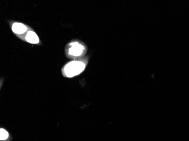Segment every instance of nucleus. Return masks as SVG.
Masks as SVG:
<instances>
[{
  "instance_id": "obj_1",
  "label": "nucleus",
  "mask_w": 189,
  "mask_h": 141,
  "mask_svg": "<svg viewBox=\"0 0 189 141\" xmlns=\"http://www.w3.org/2000/svg\"><path fill=\"white\" fill-rule=\"evenodd\" d=\"M86 65L84 63L77 61H73L67 64L64 68V73L68 77H73L82 73Z\"/></svg>"
},
{
  "instance_id": "obj_2",
  "label": "nucleus",
  "mask_w": 189,
  "mask_h": 141,
  "mask_svg": "<svg viewBox=\"0 0 189 141\" xmlns=\"http://www.w3.org/2000/svg\"><path fill=\"white\" fill-rule=\"evenodd\" d=\"M84 49L85 47L78 42H72L69 49V54L73 56H79L83 52Z\"/></svg>"
},
{
  "instance_id": "obj_3",
  "label": "nucleus",
  "mask_w": 189,
  "mask_h": 141,
  "mask_svg": "<svg viewBox=\"0 0 189 141\" xmlns=\"http://www.w3.org/2000/svg\"><path fill=\"white\" fill-rule=\"evenodd\" d=\"M12 31L17 34H23L26 32L27 27L20 23H15L13 24Z\"/></svg>"
},
{
  "instance_id": "obj_4",
  "label": "nucleus",
  "mask_w": 189,
  "mask_h": 141,
  "mask_svg": "<svg viewBox=\"0 0 189 141\" xmlns=\"http://www.w3.org/2000/svg\"><path fill=\"white\" fill-rule=\"evenodd\" d=\"M26 39L28 42L31 44H35L39 42V39L38 36L33 31H29L27 33L26 36Z\"/></svg>"
},
{
  "instance_id": "obj_5",
  "label": "nucleus",
  "mask_w": 189,
  "mask_h": 141,
  "mask_svg": "<svg viewBox=\"0 0 189 141\" xmlns=\"http://www.w3.org/2000/svg\"><path fill=\"white\" fill-rule=\"evenodd\" d=\"M9 137L8 132L4 129H1L0 130V140H6Z\"/></svg>"
}]
</instances>
